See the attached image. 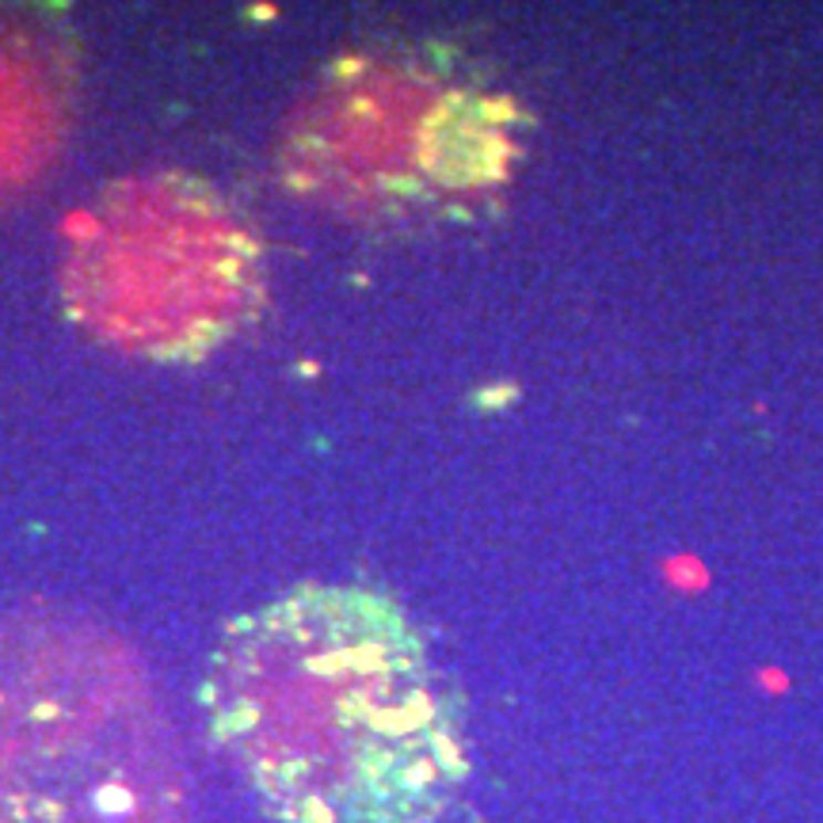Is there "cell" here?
<instances>
[{
	"label": "cell",
	"instance_id": "cell-2",
	"mask_svg": "<svg viewBox=\"0 0 823 823\" xmlns=\"http://www.w3.org/2000/svg\"><path fill=\"white\" fill-rule=\"evenodd\" d=\"M519 111L461 54L385 46L340 58L290 115L282 176L351 218H439L492 191Z\"/></svg>",
	"mask_w": 823,
	"mask_h": 823
},
{
	"label": "cell",
	"instance_id": "cell-4",
	"mask_svg": "<svg viewBox=\"0 0 823 823\" xmlns=\"http://www.w3.org/2000/svg\"><path fill=\"white\" fill-rule=\"evenodd\" d=\"M65 287L103 340L184 358L252 316L263 271L252 229L221 195L176 179L168 191L103 202Z\"/></svg>",
	"mask_w": 823,
	"mask_h": 823
},
{
	"label": "cell",
	"instance_id": "cell-5",
	"mask_svg": "<svg viewBox=\"0 0 823 823\" xmlns=\"http://www.w3.org/2000/svg\"><path fill=\"white\" fill-rule=\"evenodd\" d=\"M81 100V34L62 4L0 0V210L39 187Z\"/></svg>",
	"mask_w": 823,
	"mask_h": 823
},
{
	"label": "cell",
	"instance_id": "cell-1",
	"mask_svg": "<svg viewBox=\"0 0 823 823\" xmlns=\"http://www.w3.org/2000/svg\"><path fill=\"white\" fill-rule=\"evenodd\" d=\"M206 725L282 823H431L466 778L461 706L393 598L305 583L237 617Z\"/></svg>",
	"mask_w": 823,
	"mask_h": 823
},
{
	"label": "cell",
	"instance_id": "cell-3",
	"mask_svg": "<svg viewBox=\"0 0 823 823\" xmlns=\"http://www.w3.org/2000/svg\"><path fill=\"white\" fill-rule=\"evenodd\" d=\"M0 823H184L145 698L88 656H0Z\"/></svg>",
	"mask_w": 823,
	"mask_h": 823
}]
</instances>
